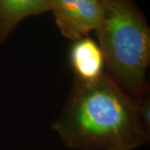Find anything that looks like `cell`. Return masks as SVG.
Wrapping results in <instances>:
<instances>
[{"label":"cell","mask_w":150,"mask_h":150,"mask_svg":"<svg viewBox=\"0 0 150 150\" xmlns=\"http://www.w3.org/2000/svg\"><path fill=\"white\" fill-rule=\"evenodd\" d=\"M51 128L73 150H135L150 139L137 102L106 73L93 81L75 79Z\"/></svg>","instance_id":"1"},{"label":"cell","mask_w":150,"mask_h":150,"mask_svg":"<svg viewBox=\"0 0 150 150\" xmlns=\"http://www.w3.org/2000/svg\"><path fill=\"white\" fill-rule=\"evenodd\" d=\"M96 36L108 74L135 102L149 93L150 28L134 0H103Z\"/></svg>","instance_id":"2"},{"label":"cell","mask_w":150,"mask_h":150,"mask_svg":"<svg viewBox=\"0 0 150 150\" xmlns=\"http://www.w3.org/2000/svg\"><path fill=\"white\" fill-rule=\"evenodd\" d=\"M56 25L66 38L76 41L95 31L102 15L98 0H49Z\"/></svg>","instance_id":"3"},{"label":"cell","mask_w":150,"mask_h":150,"mask_svg":"<svg viewBox=\"0 0 150 150\" xmlns=\"http://www.w3.org/2000/svg\"><path fill=\"white\" fill-rule=\"evenodd\" d=\"M69 63L75 79L93 81L104 73V59L98 44L89 37L74 41L69 52Z\"/></svg>","instance_id":"4"},{"label":"cell","mask_w":150,"mask_h":150,"mask_svg":"<svg viewBox=\"0 0 150 150\" xmlns=\"http://www.w3.org/2000/svg\"><path fill=\"white\" fill-rule=\"evenodd\" d=\"M48 11L49 0H0V43L24 18Z\"/></svg>","instance_id":"5"},{"label":"cell","mask_w":150,"mask_h":150,"mask_svg":"<svg viewBox=\"0 0 150 150\" xmlns=\"http://www.w3.org/2000/svg\"><path fill=\"white\" fill-rule=\"evenodd\" d=\"M98 1H99V2H102V1H103V0H98Z\"/></svg>","instance_id":"6"}]
</instances>
